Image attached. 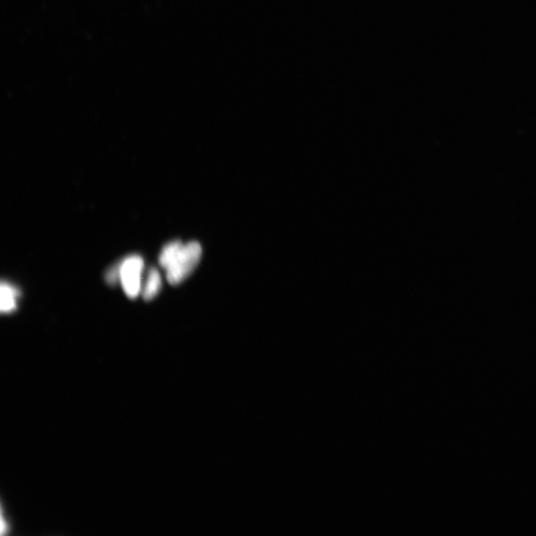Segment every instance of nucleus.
Instances as JSON below:
<instances>
[{
  "mask_svg": "<svg viewBox=\"0 0 536 536\" xmlns=\"http://www.w3.org/2000/svg\"><path fill=\"white\" fill-rule=\"evenodd\" d=\"M202 248L199 243L183 244L174 241L166 245L159 256L160 265L165 271L166 278L171 285H176L196 270L200 261Z\"/></svg>",
  "mask_w": 536,
  "mask_h": 536,
  "instance_id": "obj_1",
  "label": "nucleus"
},
{
  "mask_svg": "<svg viewBox=\"0 0 536 536\" xmlns=\"http://www.w3.org/2000/svg\"><path fill=\"white\" fill-rule=\"evenodd\" d=\"M143 269L141 256H129L119 263V282L127 298L135 299L142 292Z\"/></svg>",
  "mask_w": 536,
  "mask_h": 536,
  "instance_id": "obj_2",
  "label": "nucleus"
},
{
  "mask_svg": "<svg viewBox=\"0 0 536 536\" xmlns=\"http://www.w3.org/2000/svg\"><path fill=\"white\" fill-rule=\"evenodd\" d=\"M162 287L161 276L156 268L152 267L147 271L145 282L143 284V298L146 301L153 300L158 294Z\"/></svg>",
  "mask_w": 536,
  "mask_h": 536,
  "instance_id": "obj_3",
  "label": "nucleus"
},
{
  "mask_svg": "<svg viewBox=\"0 0 536 536\" xmlns=\"http://www.w3.org/2000/svg\"><path fill=\"white\" fill-rule=\"evenodd\" d=\"M0 310L2 313H11L17 309V298L19 297V291L10 283L3 281L0 286Z\"/></svg>",
  "mask_w": 536,
  "mask_h": 536,
  "instance_id": "obj_4",
  "label": "nucleus"
},
{
  "mask_svg": "<svg viewBox=\"0 0 536 536\" xmlns=\"http://www.w3.org/2000/svg\"><path fill=\"white\" fill-rule=\"evenodd\" d=\"M105 279L110 285H115L119 281V264L110 268L105 274Z\"/></svg>",
  "mask_w": 536,
  "mask_h": 536,
  "instance_id": "obj_5",
  "label": "nucleus"
}]
</instances>
